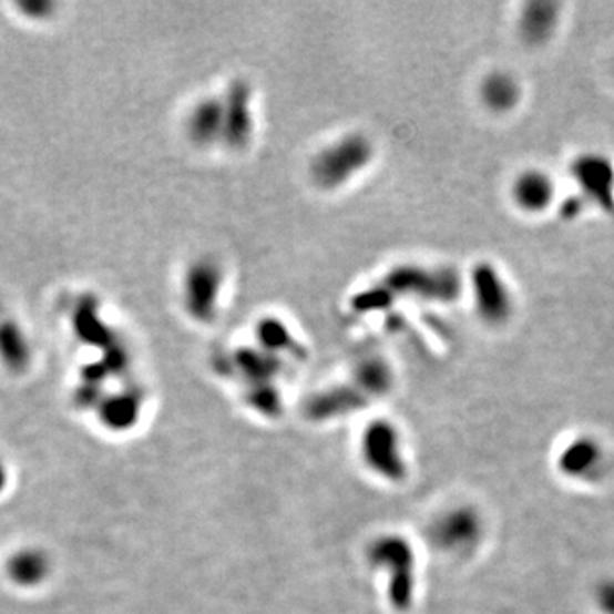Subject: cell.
I'll list each match as a JSON object with an SVG mask.
<instances>
[{"instance_id": "1", "label": "cell", "mask_w": 614, "mask_h": 614, "mask_svg": "<svg viewBox=\"0 0 614 614\" xmlns=\"http://www.w3.org/2000/svg\"><path fill=\"white\" fill-rule=\"evenodd\" d=\"M375 142L362 132H348L328 142L309 161V178L323 192L352 185L375 163Z\"/></svg>"}, {"instance_id": "19", "label": "cell", "mask_w": 614, "mask_h": 614, "mask_svg": "<svg viewBox=\"0 0 614 614\" xmlns=\"http://www.w3.org/2000/svg\"><path fill=\"white\" fill-rule=\"evenodd\" d=\"M258 341H262L263 347L268 350H287L289 352L293 347V335H290L289 328H285L277 319H263L258 325Z\"/></svg>"}, {"instance_id": "5", "label": "cell", "mask_w": 614, "mask_h": 614, "mask_svg": "<svg viewBox=\"0 0 614 614\" xmlns=\"http://www.w3.org/2000/svg\"><path fill=\"white\" fill-rule=\"evenodd\" d=\"M485 536V519L473 505L459 503L433 519L430 538L448 555L464 556L474 552Z\"/></svg>"}, {"instance_id": "7", "label": "cell", "mask_w": 614, "mask_h": 614, "mask_svg": "<svg viewBox=\"0 0 614 614\" xmlns=\"http://www.w3.org/2000/svg\"><path fill=\"white\" fill-rule=\"evenodd\" d=\"M224 104V132L221 145L231 152H243L256 134L255 94L252 84L243 79L231 82L221 94Z\"/></svg>"}, {"instance_id": "9", "label": "cell", "mask_w": 614, "mask_h": 614, "mask_svg": "<svg viewBox=\"0 0 614 614\" xmlns=\"http://www.w3.org/2000/svg\"><path fill=\"white\" fill-rule=\"evenodd\" d=\"M556 467L569 480H596L606 467V452L596 437L577 436L563 446Z\"/></svg>"}, {"instance_id": "6", "label": "cell", "mask_w": 614, "mask_h": 614, "mask_svg": "<svg viewBox=\"0 0 614 614\" xmlns=\"http://www.w3.org/2000/svg\"><path fill=\"white\" fill-rule=\"evenodd\" d=\"M473 306L481 321L502 326L514 315V296L508 280L490 262H480L471 268L470 280Z\"/></svg>"}, {"instance_id": "15", "label": "cell", "mask_w": 614, "mask_h": 614, "mask_svg": "<svg viewBox=\"0 0 614 614\" xmlns=\"http://www.w3.org/2000/svg\"><path fill=\"white\" fill-rule=\"evenodd\" d=\"M521 84L509 72H490L480 85V100L492 113H509L521 101Z\"/></svg>"}, {"instance_id": "12", "label": "cell", "mask_w": 614, "mask_h": 614, "mask_svg": "<svg viewBox=\"0 0 614 614\" xmlns=\"http://www.w3.org/2000/svg\"><path fill=\"white\" fill-rule=\"evenodd\" d=\"M53 562L40 546L19 548L6 563L9 581L21 589H37L52 575Z\"/></svg>"}, {"instance_id": "14", "label": "cell", "mask_w": 614, "mask_h": 614, "mask_svg": "<svg viewBox=\"0 0 614 614\" xmlns=\"http://www.w3.org/2000/svg\"><path fill=\"white\" fill-rule=\"evenodd\" d=\"M560 6L555 2H531L525 6L519 21L522 40L530 45H543L556 31Z\"/></svg>"}, {"instance_id": "20", "label": "cell", "mask_w": 614, "mask_h": 614, "mask_svg": "<svg viewBox=\"0 0 614 614\" xmlns=\"http://www.w3.org/2000/svg\"><path fill=\"white\" fill-rule=\"evenodd\" d=\"M594 604L601 614H614V577L597 582L594 589Z\"/></svg>"}, {"instance_id": "16", "label": "cell", "mask_w": 614, "mask_h": 614, "mask_svg": "<svg viewBox=\"0 0 614 614\" xmlns=\"http://www.w3.org/2000/svg\"><path fill=\"white\" fill-rule=\"evenodd\" d=\"M141 408V392L137 389H125L101 401L100 417L108 429L126 430L137 422Z\"/></svg>"}, {"instance_id": "2", "label": "cell", "mask_w": 614, "mask_h": 614, "mask_svg": "<svg viewBox=\"0 0 614 614\" xmlns=\"http://www.w3.org/2000/svg\"><path fill=\"white\" fill-rule=\"evenodd\" d=\"M227 270L215 256H201L186 267L182 282V300L193 321L208 325L221 315Z\"/></svg>"}, {"instance_id": "17", "label": "cell", "mask_w": 614, "mask_h": 614, "mask_svg": "<svg viewBox=\"0 0 614 614\" xmlns=\"http://www.w3.org/2000/svg\"><path fill=\"white\" fill-rule=\"evenodd\" d=\"M31 348L21 326L12 321L0 323V362L12 375H21L30 367Z\"/></svg>"}, {"instance_id": "11", "label": "cell", "mask_w": 614, "mask_h": 614, "mask_svg": "<svg viewBox=\"0 0 614 614\" xmlns=\"http://www.w3.org/2000/svg\"><path fill=\"white\" fill-rule=\"evenodd\" d=\"M185 132L195 147L211 149L223 142V96H205L190 108L185 119Z\"/></svg>"}, {"instance_id": "13", "label": "cell", "mask_w": 614, "mask_h": 614, "mask_svg": "<svg viewBox=\"0 0 614 614\" xmlns=\"http://www.w3.org/2000/svg\"><path fill=\"white\" fill-rule=\"evenodd\" d=\"M515 207L528 214H540L553 204L555 185L546 173L540 170L522 171L511 186Z\"/></svg>"}, {"instance_id": "10", "label": "cell", "mask_w": 614, "mask_h": 614, "mask_svg": "<svg viewBox=\"0 0 614 614\" xmlns=\"http://www.w3.org/2000/svg\"><path fill=\"white\" fill-rule=\"evenodd\" d=\"M570 173L587 198L604 211L614 212V166L600 154H584L570 166Z\"/></svg>"}, {"instance_id": "3", "label": "cell", "mask_w": 614, "mask_h": 614, "mask_svg": "<svg viewBox=\"0 0 614 614\" xmlns=\"http://www.w3.org/2000/svg\"><path fill=\"white\" fill-rule=\"evenodd\" d=\"M382 287L397 296L449 304L463 293L464 278L452 267H423L419 263H403L388 272Z\"/></svg>"}, {"instance_id": "4", "label": "cell", "mask_w": 614, "mask_h": 614, "mask_svg": "<svg viewBox=\"0 0 614 614\" xmlns=\"http://www.w3.org/2000/svg\"><path fill=\"white\" fill-rule=\"evenodd\" d=\"M369 560L386 572L389 604L397 611L410 610L417 591V562L411 544L400 536H381L370 544Z\"/></svg>"}, {"instance_id": "18", "label": "cell", "mask_w": 614, "mask_h": 614, "mask_svg": "<svg viewBox=\"0 0 614 614\" xmlns=\"http://www.w3.org/2000/svg\"><path fill=\"white\" fill-rule=\"evenodd\" d=\"M391 369L381 359L370 357V359L360 362V366L356 369V382L362 386L366 391L381 395V392H386L391 388Z\"/></svg>"}, {"instance_id": "21", "label": "cell", "mask_w": 614, "mask_h": 614, "mask_svg": "<svg viewBox=\"0 0 614 614\" xmlns=\"http://www.w3.org/2000/svg\"><path fill=\"white\" fill-rule=\"evenodd\" d=\"M9 485V470L8 464L0 459V495L4 493V490L8 489Z\"/></svg>"}, {"instance_id": "8", "label": "cell", "mask_w": 614, "mask_h": 614, "mask_svg": "<svg viewBox=\"0 0 614 614\" xmlns=\"http://www.w3.org/2000/svg\"><path fill=\"white\" fill-rule=\"evenodd\" d=\"M360 449L367 467L379 477L398 481L407 473L400 433L388 420H376L366 427Z\"/></svg>"}]
</instances>
